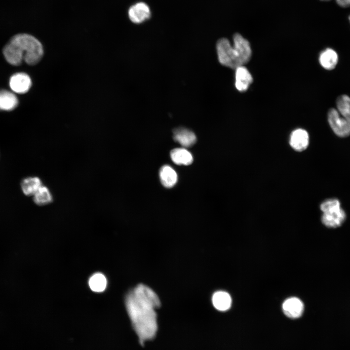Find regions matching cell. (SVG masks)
<instances>
[{
    "label": "cell",
    "mask_w": 350,
    "mask_h": 350,
    "mask_svg": "<svg viewBox=\"0 0 350 350\" xmlns=\"http://www.w3.org/2000/svg\"><path fill=\"white\" fill-rule=\"evenodd\" d=\"M6 61L14 66L20 65L23 60L34 65L42 58L43 48L40 42L27 34H18L13 36L3 49Z\"/></svg>",
    "instance_id": "7a4b0ae2"
},
{
    "label": "cell",
    "mask_w": 350,
    "mask_h": 350,
    "mask_svg": "<svg viewBox=\"0 0 350 350\" xmlns=\"http://www.w3.org/2000/svg\"><path fill=\"white\" fill-rule=\"evenodd\" d=\"M233 47L236 51L242 65L249 60L251 55V49L249 42L239 34L233 36Z\"/></svg>",
    "instance_id": "ba28073f"
},
{
    "label": "cell",
    "mask_w": 350,
    "mask_h": 350,
    "mask_svg": "<svg viewBox=\"0 0 350 350\" xmlns=\"http://www.w3.org/2000/svg\"><path fill=\"white\" fill-rule=\"evenodd\" d=\"M329 124L338 137L345 138L350 136V117L341 115L335 108H330L327 113Z\"/></svg>",
    "instance_id": "5b68a950"
},
{
    "label": "cell",
    "mask_w": 350,
    "mask_h": 350,
    "mask_svg": "<svg viewBox=\"0 0 350 350\" xmlns=\"http://www.w3.org/2000/svg\"><path fill=\"white\" fill-rule=\"evenodd\" d=\"M172 161L176 164L188 165L193 161L192 154L185 148H175L170 152Z\"/></svg>",
    "instance_id": "ac0fdd59"
},
{
    "label": "cell",
    "mask_w": 350,
    "mask_h": 350,
    "mask_svg": "<svg viewBox=\"0 0 350 350\" xmlns=\"http://www.w3.org/2000/svg\"><path fill=\"white\" fill-rule=\"evenodd\" d=\"M336 3L340 6L343 7H348L350 6V0H335Z\"/></svg>",
    "instance_id": "7402d4cb"
},
{
    "label": "cell",
    "mask_w": 350,
    "mask_h": 350,
    "mask_svg": "<svg viewBox=\"0 0 350 350\" xmlns=\"http://www.w3.org/2000/svg\"><path fill=\"white\" fill-rule=\"evenodd\" d=\"M349 20H350V17H349Z\"/></svg>",
    "instance_id": "603a6c76"
},
{
    "label": "cell",
    "mask_w": 350,
    "mask_h": 350,
    "mask_svg": "<svg viewBox=\"0 0 350 350\" xmlns=\"http://www.w3.org/2000/svg\"><path fill=\"white\" fill-rule=\"evenodd\" d=\"M34 202L39 206L47 205L53 201L52 195L49 189L42 185L33 196Z\"/></svg>",
    "instance_id": "d6986e66"
},
{
    "label": "cell",
    "mask_w": 350,
    "mask_h": 350,
    "mask_svg": "<svg viewBox=\"0 0 350 350\" xmlns=\"http://www.w3.org/2000/svg\"><path fill=\"white\" fill-rule=\"evenodd\" d=\"M216 51L218 60L223 66L232 69L243 66L236 51L227 38H222L218 40Z\"/></svg>",
    "instance_id": "277c9868"
},
{
    "label": "cell",
    "mask_w": 350,
    "mask_h": 350,
    "mask_svg": "<svg viewBox=\"0 0 350 350\" xmlns=\"http://www.w3.org/2000/svg\"><path fill=\"white\" fill-rule=\"evenodd\" d=\"M214 307L220 311H225L229 309L231 304V298L226 292L219 291L215 292L212 297Z\"/></svg>",
    "instance_id": "2e32d148"
},
{
    "label": "cell",
    "mask_w": 350,
    "mask_h": 350,
    "mask_svg": "<svg viewBox=\"0 0 350 350\" xmlns=\"http://www.w3.org/2000/svg\"><path fill=\"white\" fill-rule=\"evenodd\" d=\"M320 208L323 212L321 222L329 228H336L341 226L346 219V213L341 207L338 199L330 198L324 201Z\"/></svg>",
    "instance_id": "3957f363"
},
{
    "label": "cell",
    "mask_w": 350,
    "mask_h": 350,
    "mask_svg": "<svg viewBox=\"0 0 350 350\" xmlns=\"http://www.w3.org/2000/svg\"><path fill=\"white\" fill-rule=\"evenodd\" d=\"M42 185L41 180L37 176L26 177L20 183L22 192L28 196H33Z\"/></svg>",
    "instance_id": "5bb4252c"
},
{
    "label": "cell",
    "mask_w": 350,
    "mask_h": 350,
    "mask_svg": "<svg viewBox=\"0 0 350 350\" xmlns=\"http://www.w3.org/2000/svg\"><path fill=\"white\" fill-rule=\"evenodd\" d=\"M282 308L286 316L291 318H297L302 315L304 311V305L300 299L292 297L284 301Z\"/></svg>",
    "instance_id": "9c48e42d"
},
{
    "label": "cell",
    "mask_w": 350,
    "mask_h": 350,
    "mask_svg": "<svg viewBox=\"0 0 350 350\" xmlns=\"http://www.w3.org/2000/svg\"><path fill=\"white\" fill-rule=\"evenodd\" d=\"M252 82V77L249 71L243 66L236 69L235 87L240 91L246 90Z\"/></svg>",
    "instance_id": "7c38bea8"
},
{
    "label": "cell",
    "mask_w": 350,
    "mask_h": 350,
    "mask_svg": "<svg viewBox=\"0 0 350 350\" xmlns=\"http://www.w3.org/2000/svg\"><path fill=\"white\" fill-rule=\"evenodd\" d=\"M336 109L342 116L350 117V97L346 94L339 96L336 101Z\"/></svg>",
    "instance_id": "44dd1931"
},
{
    "label": "cell",
    "mask_w": 350,
    "mask_h": 350,
    "mask_svg": "<svg viewBox=\"0 0 350 350\" xmlns=\"http://www.w3.org/2000/svg\"><path fill=\"white\" fill-rule=\"evenodd\" d=\"M128 16L130 21L133 23L141 24L151 18L152 12L147 3L144 1H139L129 8Z\"/></svg>",
    "instance_id": "8992f818"
},
{
    "label": "cell",
    "mask_w": 350,
    "mask_h": 350,
    "mask_svg": "<svg viewBox=\"0 0 350 350\" xmlns=\"http://www.w3.org/2000/svg\"><path fill=\"white\" fill-rule=\"evenodd\" d=\"M319 62L325 70H332L336 66L338 62V55L335 51L332 48H326L320 54Z\"/></svg>",
    "instance_id": "4fadbf2b"
},
{
    "label": "cell",
    "mask_w": 350,
    "mask_h": 350,
    "mask_svg": "<svg viewBox=\"0 0 350 350\" xmlns=\"http://www.w3.org/2000/svg\"><path fill=\"white\" fill-rule=\"evenodd\" d=\"M309 142L308 132L302 129H297L293 131L290 135L289 143L295 150L302 151L306 149Z\"/></svg>",
    "instance_id": "30bf717a"
},
{
    "label": "cell",
    "mask_w": 350,
    "mask_h": 350,
    "mask_svg": "<svg viewBox=\"0 0 350 350\" xmlns=\"http://www.w3.org/2000/svg\"><path fill=\"white\" fill-rule=\"evenodd\" d=\"M159 177L162 184L166 188H172L177 180L175 171L170 166H163L159 170Z\"/></svg>",
    "instance_id": "e0dca14e"
},
{
    "label": "cell",
    "mask_w": 350,
    "mask_h": 350,
    "mask_svg": "<svg viewBox=\"0 0 350 350\" xmlns=\"http://www.w3.org/2000/svg\"><path fill=\"white\" fill-rule=\"evenodd\" d=\"M173 138L175 141L186 147L192 146L196 141V137L194 133L184 127L175 129L173 130Z\"/></svg>",
    "instance_id": "8fae6325"
},
{
    "label": "cell",
    "mask_w": 350,
    "mask_h": 350,
    "mask_svg": "<svg viewBox=\"0 0 350 350\" xmlns=\"http://www.w3.org/2000/svg\"><path fill=\"white\" fill-rule=\"evenodd\" d=\"M18 104L17 97L13 92L4 89L0 90V110H12Z\"/></svg>",
    "instance_id": "9a60e30c"
},
{
    "label": "cell",
    "mask_w": 350,
    "mask_h": 350,
    "mask_svg": "<svg viewBox=\"0 0 350 350\" xmlns=\"http://www.w3.org/2000/svg\"><path fill=\"white\" fill-rule=\"evenodd\" d=\"M107 285V280L104 274L95 273L89 279L88 285L90 289L95 292H103Z\"/></svg>",
    "instance_id": "ffe728a7"
},
{
    "label": "cell",
    "mask_w": 350,
    "mask_h": 350,
    "mask_svg": "<svg viewBox=\"0 0 350 350\" xmlns=\"http://www.w3.org/2000/svg\"><path fill=\"white\" fill-rule=\"evenodd\" d=\"M125 303L140 342L143 344L153 338L158 328L156 309L160 304L156 293L147 286L140 284L128 292Z\"/></svg>",
    "instance_id": "6da1fadb"
},
{
    "label": "cell",
    "mask_w": 350,
    "mask_h": 350,
    "mask_svg": "<svg viewBox=\"0 0 350 350\" xmlns=\"http://www.w3.org/2000/svg\"><path fill=\"white\" fill-rule=\"evenodd\" d=\"M9 86L14 92L23 94L26 93L31 88L32 80L27 74L18 72L10 77Z\"/></svg>",
    "instance_id": "52a82bcc"
}]
</instances>
